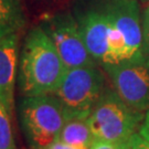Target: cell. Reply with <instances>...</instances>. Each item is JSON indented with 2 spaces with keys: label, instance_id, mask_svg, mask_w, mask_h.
Returning a JSON list of instances; mask_svg holds the SVG:
<instances>
[{
  "label": "cell",
  "instance_id": "13",
  "mask_svg": "<svg viewBox=\"0 0 149 149\" xmlns=\"http://www.w3.org/2000/svg\"><path fill=\"white\" fill-rule=\"evenodd\" d=\"M141 30H143V51L149 58V6L145 8L141 18Z\"/></svg>",
  "mask_w": 149,
  "mask_h": 149
},
{
  "label": "cell",
  "instance_id": "18",
  "mask_svg": "<svg viewBox=\"0 0 149 149\" xmlns=\"http://www.w3.org/2000/svg\"><path fill=\"white\" fill-rule=\"evenodd\" d=\"M138 2H144V3H149V0H137Z\"/></svg>",
  "mask_w": 149,
  "mask_h": 149
},
{
  "label": "cell",
  "instance_id": "2",
  "mask_svg": "<svg viewBox=\"0 0 149 149\" xmlns=\"http://www.w3.org/2000/svg\"><path fill=\"white\" fill-rule=\"evenodd\" d=\"M108 21V51L103 64L136 62L147 58L137 0H102L100 8ZM102 64V65H103Z\"/></svg>",
  "mask_w": 149,
  "mask_h": 149
},
{
  "label": "cell",
  "instance_id": "4",
  "mask_svg": "<svg viewBox=\"0 0 149 149\" xmlns=\"http://www.w3.org/2000/svg\"><path fill=\"white\" fill-rule=\"evenodd\" d=\"M18 114L31 149H47L58 140L66 122L62 104L53 94L22 97Z\"/></svg>",
  "mask_w": 149,
  "mask_h": 149
},
{
  "label": "cell",
  "instance_id": "12",
  "mask_svg": "<svg viewBox=\"0 0 149 149\" xmlns=\"http://www.w3.org/2000/svg\"><path fill=\"white\" fill-rule=\"evenodd\" d=\"M11 116L0 103V149H17L11 130Z\"/></svg>",
  "mask_w": 149,
  "mask_h": 149
},
{
  "label": "cell",
  "instance_id": "10",
  "mask_svg": "<svg viewBox=\"0 0 149 149\" xmlns=\"http://www.w3.org/2000/svg\"><path fill=\"white\" fill-rule=\"evenodd\" d=\"M26 26L20 0H0V39L18 34Z\"/></svg>",
  "mask_w": 149,
  "mask_h": 149
},
{
  "label": "cell",
  "instance_id": "11",
  "mask_svg": "<svg viewBox=\"0 0 149 149\" xmlns=\"http://www.w3.org/2000/svg\"><path fill=\"white\" fill-rule=\"evenodd\" d=\"M59 139L77 148L90 149L95 137L87 118H71L64 124Z\"/></svg>",
  "mask_w": 149,
  "mask_h": 149
},
{
  "label": "cell",
  "instance_id": "5",
  "mask_svg": "<svg viewBox=\"0 0 149 149\" xmlns=\"http://www.w3.org/2000/svg\"><path fill=\"white\" fill-rule=\"evenodd\" d=\"M105 75L97 66L66 70L53 95L62 104L65 119L88 118L96 102L106 88Z\"/></svg>",
  "mask_w": 149,
  "mask_h": 149
},
{
  "label": "cell",
  "instance_id": "17",
  "mask_svg": "<svg viewBox=\"0 0 149 149\" xmlns=\"http://www.w3.org/2000/svg\"><path fill=\"white\" fill-rule=\"evenodd\" d=\"M47 149H81V148H77V147H74V146H72V145H69L66 144V143H64L62 140H55L54 143L49 146Z\"/></svg>",
  "mask_w": 149,
  "mask_h": 149
},
{
  "label": "cell",
  "instance_id": "8",
  "mask_svg": "<svg viewBox=\"0 0 149 149\" xmlns=\"http://www.w3.org/2000/svg\"><path fill=\"white\" fill-rule=\"evenodd\" d=\"M82 39L96 63L103 64L108 51V21L101 9L87 11L79 22Z\"/></svg>",
  "mask_w": 149,
  "mask_h": 149
},
{
  "label": "cell",
  "instance_id": "3",
  "mask_svg": "<svg viewBox=\"0 0 149 149\" xmlns=\"http://www.w3.org/2000/svg\"><path fill=\"white\" fill-rule=\"evenodd\" d=\"M144 117V112L132 108L113 87H106L87 120L95 139L122 145L138 133Z\"/></svg>",
  "mask_w": 149,
  "mask_h": 149
},
{
  "label": "cell",
  "instance_id": "6",
  "mask_svg": "<svg viewBox=\"0 0 149 149\" xmlns=\"http://www.w3.org/2000/svg\"><path fill=\"white\" fill-rule=\"evenodd\" d=\"M53 42L66 70L95 66L82 39L79 23L69 13L56 15L44 19L40 26Z\"/></svg>",
  "mask_w": 149,
  "mask_h": 149
},
{
  "label": "cell",
  "instance_id": "9",
  "mask_svg": "<svg viewBox=\"0 0 149 149\" xmlns=\"http://www.w3.org/2000/svg\"><path fill=\"white\" fill-rule=\"evenodd\" d=\"M18 66V34L0 39V103L12 117Z\"/></svg>",
  "mask_w": 149,
  "mask_h": 149
},
{
  "label": "cell",
  "instance_id": "16",
  "mask_svg": "<svg viewBox=\"0 0 149 149\" xmlns=\"http://www.w3.org/2000/svg\"><path fill=\"white\" fill-rule=\"evenodd\" d=\"M138 133L140 134L146 140L149 141V109L145 113L144 120H143V124H141V126L139 128Z\"/></svg>",
  "mask_w": 149,
  "mask_h": 149
},
{
  "label": "cell",
  "instance_id": "15",
  "mask_svg": "<svg viewBox=\"0 0 149 149\" xmlns=\"http://www.w3.org/2000/svg\"><path fill=\"white\" fill-rule=\"evenodd\" d=\"M120 145H116L109 143V141H105V140H100V139H95L94 143L92 144L90 149H118Z\"/></svg>",
  "mask_w": 149,
  "mask_h": 149
},
{
  "label": "cell",
  "instance_id": "14",
  "mask_svg": "<svg viewBox=\"0 0 149 149\" xmlns=\"http://www.w3.org/2000/svg\"><path fill=\"white\" fill-rule=\"evenodd\" d=\"M129 144L132 149H149V141L146 140L139 133H136L130 138Z\"/></svg>",
  "mask_w": 149,
  "mask_h": 149
},
{
  "label": "cell",
  "instance_id": "7",
  "mask_svg": "<svg viewBox=\"0 0 149 149\" xmlns=\"http://www.w3.org/2000/svg\"><path fill=\"white\" fill-rule=\"evenodd\" d=\"M114 91L129 106L139 111L149 109V58L136 62L103 64Z\"/></svg>",
  "mask_w": 149,
  "mask_h": 149
},
{
  "label": "cell",
  "instance_id": "1",
  "mask_svg": "<svg viewBox=\"0 0 149 149\" xmlns=\"http://www.w3.org/2000/svg\"><path fill=\"white\" fill-rule=\"evenodd\" d=\"M66 68L53 42L41 27L31 29L20 54L18 87L20 95L53 94L62 83Z\"/></svg>",
  "mask_w": 149,
  "mask_h": 149
}]
</instances>
